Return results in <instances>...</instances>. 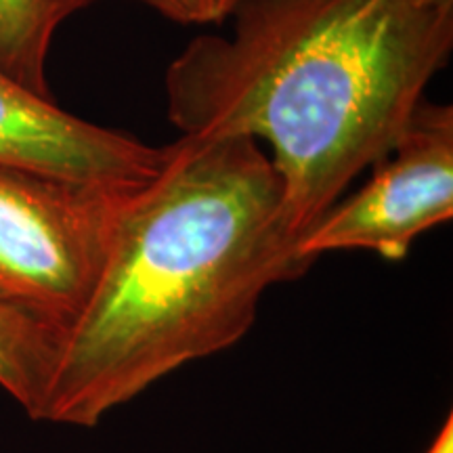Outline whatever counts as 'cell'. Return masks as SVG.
<instances>
[{
	"instance_id": "obj_2",
	"label": "cell",
	"mask_w": 453,
	"mask_h": 453,
	"mask_svg": "<svg viewBox=\"0 0 453 453\" xmlns=\"http://www.w3.org/2000/svg\"><path fill=\"white\" fill-rule=\"evenodd\" d=\"M229 36L170 61L180 137L265 141L294 237L390 154L449 61L453 11L426 0H237ZM300 243V242H298Z\"/></svg>"
},
{
	"instance_id": "obj_11",
	"label": "cell",
	"mask_w": 453,
	"mask_h": 453,
	"mask_svg": "<svg viewBox=\"0 0 453 453\" xmlns=\"http://www.w3.org/2000/svg\"><path fill=\"white\" fill-rule=\"evenodd\" d=\"M426 3H428V4H433V7L453 11V0H426Z\"/></svg>"
},
{
	"instance_id": "obj_10",
	"label": "cell",
	"mask_w": 453,
	"mask_h": 453,
	"mask_svg": "<svg viewBox=\"0 0 453 453\" xmlns=\"http://www.w3.org/2000/svg\"><path fill=\"white\" fill-rule=\"evenodd\" d=\"M426 453H453V416L449 413Z\"/></svg>"
},
{
	"instance_id": "obj_6",
	"label": "cell",
	"mask_w": 453,
	"mask_h": 453,
	"mask_svg": "<svg viewBox=\"0 0 453 453\" xmlns=\"http://www.w3.org/2000/svg\"><path fill=\"white\" fill-rule=\"evenodd\" d=\"M95 0H0V70L49 95L47 61L57 30Z\"/></svg>"
},
{
	"instance_id": "obj_9",
	"label": "cell",
	"mask_w": 453,
	"mask_h": 453,
	"mask_svg": "<svg viewBox=\"0 0 453 453\" xmlns=\"http://www.w3.org/2000/svg\"><path fill=\"white\" fill-rule=\"evenodd\" d=\"M237 0H191L196 24H220L234 11Z\"/></svg>"
},
{
	"instance_id": "obj_4",
	"label": "cell",
	"mask_w": 453,
	"mask_h": 453,
	"mask_svg": "<svg viewBox=\"0 0 453 453\" xmlns=\"http://www.w3.org/2000/svg\"><path fill=\"white\" fill-rule=\"evenodd\" d=\"M393 157L347 200H338L298 243L304 258L370 250L387 260L453 217V107L422 99L395 141Z\"/></svg>"
},
{
	"instance_id": "obj_5",
	"label": "cell",
	"mask_w": 453,
	"mask_h": 453,
	"mask_svg": "<svg viewBox=\"0 0 453 453\" xmlns=\"http://www.w3.org/2000/svg\"><path fill=\"white\" fill-rule=\"evenodd\" d=\"M166 145L99 127L0 70V164L107 191H133L160 173Z\"/></svg>"
},
{
	"instance_id": "obj_1",
	"label": "cell",
	"mask_w": 453,
	"mask_h": 453,
	"mask_svg": "<svg viewBox=\"0 0 453 453\" xmlns=\"http://www.w3.org/2000/svg\"><path fill=\"white\" fill-rule=\"evenodd\" d=\"M250 137H180L118 203L93 292L59 338L34 420L93 428L168 373L231 349L260 300L313 267Z\"/></svg>"
},
{
	"instance_id": "obj_3",
	"label": "cell",
	"mask_w": 453,
	"mask_h": 453,
	"mask_svg": "<svg viewBox=\"0 0 453 453\" xmlns=\"http://www.w3.org/2000/svg\"><path fill=\"white\" fill-rule=\"evenodd\" d=\"M124 194L0 164V303L64 336L104 267Z\"/></svg>"
},
{
	"instance_id": "obj_8",
	"label": "cell",
	"mask_w": 453,
	"mask_h": 453,
	"mask_svg": "<svg viewBox=\"0 0 453 453\" xmlns=\"http://www.w3.org/2000/svg\"><path fill=\"white\" fill-rule=\"evenodd\" d=\"M137 3L154 9L156 13L170 21H177V24H196L191 0H137Z\"/></svg>"
},
{
	"instance_id": "obj_7",
	"label": "cell",
	"mask_w": 453,
	"mask_h": 453,
	"mask_svg": "<svg viewBox=\"0 0 453 453\" xmlns=\"http://www.w3.org/2000/svg\"><path fill=\"white\" fill-rule=\"evenodd\" d=\"M59 336L0 303V388L36 416L55 365Z\"/></svg>"
}]
</instances>
